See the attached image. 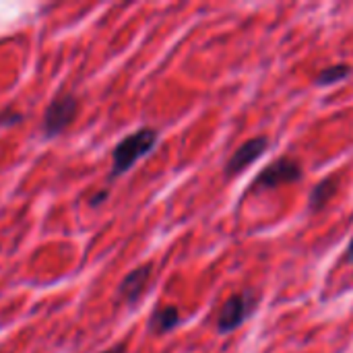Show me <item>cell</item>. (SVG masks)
<instances>
[{
	"mask_svg": "<svg viewBox=\"0 0 353 353\" xmlns=\"http://www.w3.org/2000/svg\"><path fill=\"white\" fill-rule=\"evenodd\" d=\"M157 143V132L153 128H141L126 139H122L116 149H114V168H112V178L126 174L141 157H145Z\"/></svg>",
	"mask_w": 353,
	"mask_h": 353,
	"instance_id": "obj_1",
	"label": "cell"
},
{
	"mask_svg": "<svg viewBox=\"0 0 353 353\" xmlns=\"http://www.w3.org/2000/svg\"><path fill=\"white\" fill-rule=\"evenodd\" d=\"M79 112V101L74 95L70 93H62L58 97L52 99V103L48 105L46 114H43V134L46 137H56L60 134L64 128H68L74 120Z\"/></svg>",
	"mask_w": 353,
	"mask_h": 353,
	"instance_id": "obj_2",
	"label": "cell"
},
{
	"mask_svg": "<svg viewBox=\"0 0 353 353\" xmlns=\"http://www.w3.org/2000/svg\"><path fill=\"white\" fill-rule=\"evenodd\" d=\"M302 178V170L300 163L290 159V157H281L277 161H273L269 168H265L256 180H254V190H269V188H277L281 184H292L298 182Z\"/></svg>",
	"mask_w": 353,
	"mask_h": 353,
	"instance_id": "obj_3",
	"label": "cell"
},
{
	"mask_svg": "<svg viewBox=\"0 0 353 353\" xmlns=\"http://www.w3.org/2000/svg\"><path fill=\"white\" fill-rule=\"evenodd\" d=\"M252 308H254V300H252L250 294L232 296V298L223 304V308H221V312H219L217 329H219L221 333L234 331L236 327H240V325L250 316Z\"/></svg>",
	"mask_w": 353,
	"mask_h": 353,
	"instance_id": "obj_4",
	"label": "cell"
},
{
	"mask_svg": "<svg viewBox=\"0 0 353 353\" xmlns=\"http://www.w3.org/2000/svg\"><path fill=\"white\" fill-rule=\"evenodd\" d=\"M267 147H269V141L265 137H254V139L246 141L244 145H240L228 161V168H225L228 176L244 172L250 163H254L259 157H263Z\"/></svg>",
	"mask_w": 353,
	"mask_h": 353,
	"instance_id": "obj_5",
	"label": "cell"
},
{
	"mask_svg": "<svg viewBox=\"0 0 353 353\" xmlns=\"http://www.w3.org/2000/svg\"><path fill=\"white\" fill-rule=\"evenodd\" d=\"M151 271H153L151 265H143V267L130 271V273L122 279V283H120V290H118L120 298H122L124 302H128V304H134V302L143 296V292L147 290Z\"/></svg>",
	"mask_w": 353,
	"mask_h": 353,
	"instance_id": "obj_6",
	"label": "cell"
},
{
	"mask_svg": "<svg viewBox=\"0 0 353 353\" xmlns=\"http://www.w3.org/2000/svg\"><path fill=\"white\" fill-rule=\"evenodd\" d=\"M180 323V312L176 306H163V308H157L153 314H151V321H149V329L153 333H168L172 331L174 327H178Z\"/></svg>",
	"mask_w": 353,
	"mask_h": 353,
	"instance_id": "obj_7",
	"label": "cell"
},
{
	"mask_svg": "<svg viewBox=\"0 0 353 353\" xmlns=\"http://www.w3.org/2000/svg\"><path fill=\"white\" fill-rule=\"evenodd\" d=\"M335 190H337V184H335V180H331V178H327V180H323L314 190H312V194H310V209L312 211H319V209H323L331 199H333V194H335Z\"/></svg>",
	"mask_w": 353,
	"mask_h": 353,
	"instance_id": "obj_8",
	"label": "cell"
},
{
	"mask_svg": "<svg viewBox=\"0 0 353 353\" xmlns=\"http://www.w3.org/2000/svg\"><path fill=\"white\" fill-rule=\"evenodd\" d=\"M352 74V68L347 64H335V66H329L325 68L319 77H316V83L319 85H335L343 79H347Z\"/></svg>",
	"mask_w": 353,
	"mask_h": 353,
	"instance_id": "obj_9",
	"label": "cell"
},
{
	"mask_svg": "<svg viewBox=\"0 0 353 353\" xmlns=\"http://www.w3.org/2000/svg\"><path fill=\"white\" fill-rule=\"evenodd\" d=\"M101 353H126V347H124V345H118V347H112V350Z\"/></svg>",
	"mask_w": 353,
	"mask_h": 353,
	"instance_id": "obj_10",
	"label": "cell"
},
{
	"mask_svg": "<svg viewBox=\"0 0 353 353\" xmlns=\"http://www.w3.org/2000/svg\"><path fill=\"white\" fill-rule=\"evenodd\" d=\"M347 261H352L353 263V240L352 244H350V248H347Z\"/></svg>",
	"mask_w": 353,
	"mask_h": 353,
	"instance_id": "obj_11",
	"label": "cell"
}]
</instances>
